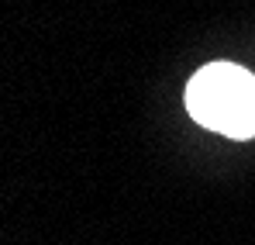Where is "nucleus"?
<instances>
[{"instance_id": "obj_1", "label": "nucleus", "mask_w": 255, "mask_h": 245, "mask_svg": "<svg viewBox=\"0 0 255 245\" xmlns=\"http://www.w3.org/2000/svg\"><path fill=\"white\" fill-rule=\"evenodd\" d=\"M186 111L193 121L228 138L255 135V76L235 62H211L186 83Z\"/></svg>"}]
</instances>
